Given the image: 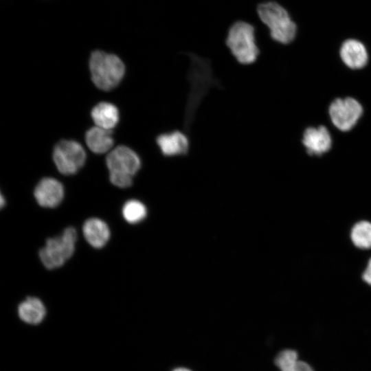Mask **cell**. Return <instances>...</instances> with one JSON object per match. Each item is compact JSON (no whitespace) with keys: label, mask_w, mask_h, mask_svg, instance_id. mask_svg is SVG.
<instances>
[{"label":"cell","mask_w":371,"mask_h":371,"mask_svg":"<svg viewBox=\"0 0 371 371\" xmlns=\"http://www.w3.org/2000/svg\"><path fill=\"white\" fill-rule=\"evenodd\" d=\"M257 12L262 22L269 28L273 40L286 45L295 39L296 24L279 3L275 1L262 3L258 5Z\"/></svg>","instance_id":"3"},{"label":"cell","mask_w":371,"mask_h":371,"mask_svg":"<svg viewBox=\"0 0 371 371\" xmlns=\"http://www.w3.org/2000/svg\"><path fill=\"white\" fill-rule=\"evenodd\" d=\"M293 371H313V370L307 363L298 360Z\"/></svg>","instance_id":"20"},{"label":"cell","mask_w":371,"mask_h":371,"mask_svg":"<svg viewBox=\"0 0 371 371\" xmlns=\"http://www.w3.org/2000/svg\"><path fill=\"white\" fill-rule=\"evenodd\" d=\"M339 53L342 63L349 69H361L368 63V49L365 45L357 39L349 38L344 41Z\"/></svg>","instance_id":"10"},{"label":"cell","mask_w":371,"mask_h":371,"mask_svg":"<svg viewBox=\"0 0 371 371\" xmlns=\"http://www.w3.org/2000/svg\"><path fill=\"white\" fill-rule=\"evenodd\" d=\"M156 143L162 155L166 157L185 155L190 148L188 137L179 130L159 135L156 138Z\"/></svg>","instance_id":"11"},{"label":"cell","mask_w":371,"mask_h":371,"mask_svg":"<svg viewBox=\"0 0 371 371\" xmlns=\"http://www.w3.org/2000/svg\"><path fill=\"white\" fill-rule=\"evenodd\" d=\"M328 113L332 124L337 129L341 132H348L361 118L363 107L355 98H337L330 103Z\"/></svg>","instance_id":"7"},{"label":"cell","mask_w":371,"mask_h":371,"mask_svg":"<svg viewBox=\"0 0 371 371\" xmlns=\"http://www.w3.org/2000/svg\"><path fill=\"white\" fill-rule=\"evenodd\" d=\"M350 237L353 244L358 248H371V223L361 221L357 223L351 230Z\"/></svg>","instance_id":"17"},{"label":"cell","mask_w":371,"mask_h":371,"mask_svg":"<svg viewBox=\"0 0 371 371\" xmlns=\"http://www.w3.org/2000/svg\"><path fill=\"white\" fill-rule=\"evenodd\" d=\"M37 203L44 207H55L62 201L64 188L54 178H43L36 186L34 192Z\"/></svg>","instance_id":"12"},{"label":"cell","mask_w":371,"mask_h":371,"mask_svg":"<svg viewBox=\"0 0 371 371\" xmlns=\"http://www.w3.org/2000/svg\"><path fill=\"white\" fill-rule=\"evenodd\" d=\"M53 159L60 173L70 175L82 167L86 160V153L78 142L62 140L54 147Z\"/></svg>","instance_id":"8"},{"label":"cell","mask_w":371,"mask_h":371,"mask_svg":"<svg viewBox=\"0 0 371 371\" xmlns=\"http://www.w3.org/2000/svg\"><path fill=\"white\" fill-rule=\"evenodd\" d=\"M124 218L129 223H137L143 221L147 215L146 206L139 201L129 200L122 207Z\"/></svg>","instance_id":"18"},{"label":"cell","mask_w":371,"mask_h":371,"mask_svg":"<svg viewBox=\"0 0 371 371\" xmlns=\"http://www.w3.org/2000/svg\"><path fill=\"white\" fill-rule=\"evenodd\" d=\"M172 371H192V370L185 367H177L173 369Z\"/></svg>","instance_id":"22"},{"label":"cell","mask_w":371,"mask_h":371,"mask_svg":"<svg viewBox=\"0 0 371 371\" xmlns=\"http://www.w3.org/2000/svg\"><path fill=\"white\" fill-rule=\"evenodd\" d=\"M297 359V352L291 349L280 352L275 357V364L280 371H293Z\"/></svg>","instance_id":"19"},{"label":"cell","mask_w":371,"mask_h":371,"mask_svg":"<svg viewBox=\"0 0 371 371\" xmlns=\"http://www.w3.org/2000/svg\"><path fill=\"white\" fill-rule=\"evenodd\" d=\"M5 203V201L3 199V194L1 195V207H3Z\"/></svg>","instance_id":"23"},{"label":"cell","mask_w":371,"mask_h":371,"mask_svg":"<svg viewBox=\"0 0 371 371\" xmlns=\"http://www.w3.org/2000/svg\"><path fill=\"white\" fill-rule=\"evenodd\" d=\"M85 142L92 152L98 154L105 153L113 146L112 131L97 126L92 127L86 133Z\"/></svg>","instance_id":"14"},{"label":"cell","mask_w":371,"mask_h":371,"mask_svg":"<svg viewBox=\"0 0 371 371\" xmlns=\"http://www.w3.org/2000/svg\"><path fill=\"white\" fill-rule=\"evenodd\" d=\"M111 182L125 188L133 183V177L141 168V159L131 148L118 146L111 150L106 158Z\"/></svg>","instance_id":"4"},{"label":"cell","mask_w":371,"mask_h":371,"mask_svg":"<svg viewBox=\"0 0 371 371\" xmlns=\"http://www.w3.org/2000/svg\"><path fill=\"white\" fill-rule=\"evenodd\" d=\"M225 41L239 63L249 65L258 59L260 50L256 41L255 29L251 24L242 21L235 22L230 27Z\"/></svg>","instance_id":"5"},{"label":"cell","mask_w":371,"mask_h":371,"mask_svg":"<svg viewBox=\"0 0 371 371\" xmlns=\"http://www.w3.org/2000/svg\"><path fill=\"white\" fill-rule=\"evenodd\" d=\"M77 233L72 227H67L56 237L48 238L39 251V258L48 269L61 267L71 257L75 250Z\"/></svg>","instance_id":"6"},{"label":"cell","mask_w":371,"mask_h":371,"mask_svg":"<svg viewBox=\"0 0 371 371\" xmlns=\"http://www.w3.org/2000/svg\"><path fill=\"white\" fill-rule=\"evenodd\" d=\"M95 126L111 130L119 120V111L113 104L102 102L95 105L91 113Z\"/></svg>","instance_id":"16"},{"label":"cell","mask_w":371,"mask_h":371,"mask_svg":"<svg viewBox=\"0 0 371 371\" xmlns=\"http://www.w3.org/2000/svg\"><path fill=\"white\" fill-rule=\"evenodd\" d=\"M46 309L42 301L34 297H28L18 306L20 319L29 324L36 325L45 318Z\"/></svg>","instance_id":"15"},{"label":"cell","mask_w":371,"mask_h":371,"mask_svg":"<svg viewBox=\"0 0 371 371\" xmlns=\"http://www.w3.org/2000/svg\"><path fill=\"white\" fill-rule=\"evenodd\" d=\"M89 68L92 81L104 91L115 88L125 72L124 63L117 55L99 49L91 52Z\"/></svg>","instance_id":"2"},{"label":"cell","mask_w":371,"mask_h":371,"mask_svg":"<svg viewBox=\"0 0 371 371\" xmlns=\"http://www.w3.org/2000/svg\"><path fill=\"white\" fill-rule=\"evenodd\" d=\"M190 67L188 80L190 88L188 95L187 105L184 116V127L190 129L196 110L203 97L214 86H218L219 80L216 78L210 60L207 58L190 54Z\"/></svg>","instance_id":"1"},{"label":"cell","mask_w":371,"mask_h":371,"mask_svg":"<svg viewBox=\"0 0 371 371\" xmlns=\"http://www.w3.org/2000/svg\"><path fill=\"white\" fill-rule=\"evenodd\" d=\"M362 278L366 283L371 285V258L368 261L367 267L363 273Z\"/></svg>","instance_id":"21"},{"label":"cell","mask_w":371,"mask_h":371,"mask_svg":"<svg viewBox=\"0 0 371 371\" xmlns=\"http://www.w3.org/2000/svg\"><path fill=\"white\" fill-rule=\"evenodd\" d=\"M85 238L94 248H102L110 238V230L105 222L98 218L87 219L82 227Z\"/></svg>","instance_id":"13"},{"label":"cell","mask_w":371,"mask_h":371,"mask_svg":"<svg viewBox=\"0 0 371 371\" xmlns=\"http://www.w3.org/2000/svg\"><path fill=\"white\" fill-rule=\"evenodd\" d=\"M302 144L307 155L320 156L330 150L333 139L325 126H308L303 131Z\"/></svg>","instance_id":"9"}]
</instances>
